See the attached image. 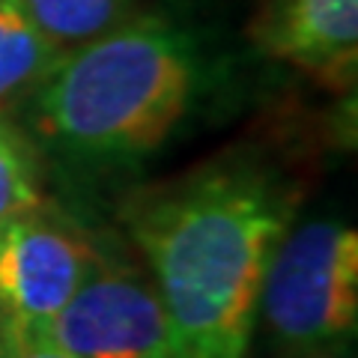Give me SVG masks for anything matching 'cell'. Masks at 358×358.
<instances>
[{
	"label": "cell",
	"instance_id": "obj_1",
	"mask_svg": "<svg viewBox=\"0 0 358 358\" xmlns=\"http://www.w3.org/2000/svg\"><path fill=\"white\" fill-rule=\"evenodd\" d=\"M299 188L254 152L218 155L126 209L176 358H248L268 260L296 221Z\"/></svg>",
	"mask_w": 358,
	"mask_h": 358
},
{
	"label": "cell",
	"instance_id": "obj_2",
	"mask_svg": "<svg viewBox=\"0 0 358 358\" xmlns=\"http://www.w3.org/2000/svg\"><path fill=\"white\" fill-rule=\"evenodd\" d=\"M200 87L203 51L194 33L167 13H134L57 60L21 105V131L75 173H122L173 141Z\"/></svg>",
	"mask_w": 358,
	"mask_h": 358
},
{
	"label": "cell",
	"instance_id": "obj_3",
	"mask_svg": "<svg viewBox=\"0 0 358 358\" xmlns=\"http://www.w3.org/2000/svg\"><path fill=\"white\" fill-rule=\"evenodd\" d=\"M257 320L287 355L346 346L358 329V233L341 218L289 224L268 260Z\"/></svg>",
	"mask_w": 358,
	"mask_h": 358
},
{
	"label": "cell",
	"instance_id": "obj_4",
	"mask_svg": "<svg viewBox=\"0 0 358 358\" xmlns=\"http://www.w3.org/2000/svg\"><path fill=\"white\" fill-rule=\"evenodd\" d=\"M45 329L75 358H176L147 272L102 245L84 284Z\"/></svg>",
	"mask_w": 358,
	"mask_h": 358
},
{
	"label": "cell",
	"instance_id": "obj_5",
	"mask_svg": "<svg viewBox=\"0 0 358 358\" xmlns=\"http://www.w3.org/2000/svg\"><path fill=\"white\" fill-rule=\"evenodd\" d=\"M99 245L72 218L48 206L0 221V317L48 326L69 305Z\"/></svg>",
	"mask_w": 358,
	"mask_h": 358
},
{
	"label": "cell",
	"instance_id": "obj_6",
	"mask_svg": "<svg viewBox=\"0 0 358 358\" xmlns=\"http://www.w3.org/2000/svg\"><path fill=\"white\" fill-rule=\"evenodd\" d=\"M254 42L266 57L346 87L358 69V0H266Z\"/></svg>",
	"mask_w": 358,
	"mask_h": 358
},
{
	"label": "cell",
	"instance_id": "obj_7",
	"mask_svg": "<svg viewBox=\"0 0 358 358\" xmlns=\"http://www.w3.org/2000/svg\"><path fill=\"white\" fill-rule=\"evenodd\" d=\"M57 60L21 0H0V108L24 105Z\"/></svg>",
	"mask_w": 358,
	"mask_h": 358
},
{
	"label": "cell",
	"instance_id": "obj_8",
	"mask_svg": "<svg viewBox=\"0 0 358 358\" xmlns=\"http://www.w3.org/2000/svg\"><path fill=\"white\" fill-rule=\"evenodd\" d=\"M134 3L138 0H21L30 21L60 57L129 21L138 13Z\"/></svg>",
	"mask_w": 358,
	"mask_h": 358
},
{
	"label": "cell",
	"instance_id": "obj_9",
	"mask_svg": "<svg viewBox=\"0 0 358 358\" xmlns=\"http://www.w3.org/2000/svg\"><path fill=\"white\" fill-rule=\"evenodd\" d=\"M36 147L27 134L0 120V221L42 203Z\"/></svg>",
	"mask_w": 358,
	"mask_h": 358
},
{
	"label": "cell",
	"instance_id": "obj_10",
	"mask_svg": "<svg viewBox=\"0 0 358 358\" xmlns=\"http://www.w3.org/2000/svg\"><path fill=\"white\" fill-rule=\"evenodd\" d=\"M0 358H75L45 326L0 317Z\"/></svg>",
	"mask_w": 358,
	"mask_h": 358
},
{
	"label": "cell",
	"instance_id": "obj_11",
	"mask_svg": "<svg viewBox=\"0 0 358 358\" xmlns=\"http://www.w3.org/2000/svg\"><path fill=\"white\" fill-rule=\"evenodd\" d=\"M289 358H350V355H346V346H331V350L301 352V355H289Z\"/></svg>",
	"mask_w": 358,
	"mask_h": 358
}]
</instances>
